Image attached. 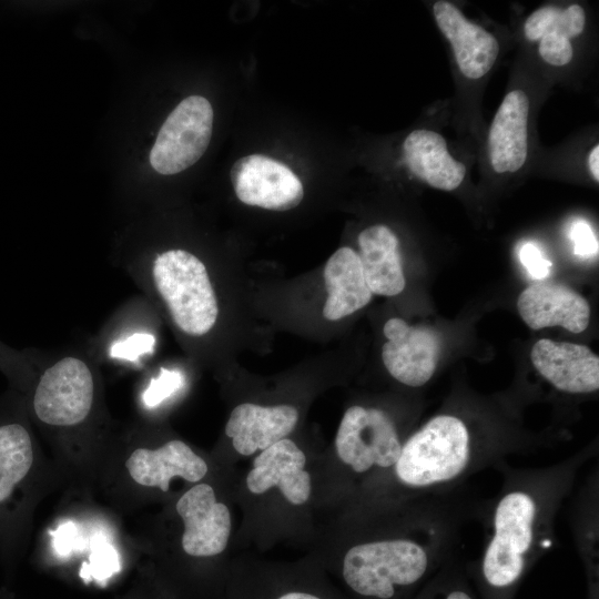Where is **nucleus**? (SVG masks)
<instances>
[{
  "instance_id": "nucleus-1",
  "label": "nucleus",
  "mask_w": 599,
  "mask_h": 599,
  "mask_svg": "<svg viewBox=\"0 0 599 599\" xmlns=\"http://www.w3.org/2000/svg\"><path fill=\"white\" fill-rule=\"evenodd\" d=\"M596 454L595 448H585L538 468L512 467L506 459L494 466L501 474V486L485 501L480 519L485 541L477 562L487 589L501 593L514 588L551 549L559 510L573 491L581 468Z\"/></svg>"
},
{
  "instance_id": "nucleus-2",
  "label": "nucleus",
  "mask_w": 599,
  "mask_h": 599,
  "mask_svg": "<svg viewBox=\"0 0 599 599\" xmlns=\"http://www.w3.org/2000/svg\"><path fill=\"white\" fill-rule=\"evenodd\" d=\"M404 505L394 535L363 540L344 555L343 578L363 597L393 599L453 561L463 529L480 522L485 500L461 485L406 498Z\"/></svg>"
},
{
  "instance_id": "nucleus-3",
  "label": "nucleus",
  "mask_w": 599,
  "mask_h": 599,
  "mask_svg": "<svg viewBox=\"0 0 599 599\" xmlns=\"http://www.w3.org/2000/svg\"><path fill=\"white\" fill-rule=\"evenodd\" d=\"M525 449V440L474 430L461 415L446 412L406 438L392 471L406 499L461 486L474 474L506 459L507 454Z\"/></svg>"
},
{
  "instance_id": "nucleus-4",
  "label": "nucleus",
  "mask_w": 599,
  "mask_h": 599,
  "mask_svg": "<svg viewBox=\"0 0 599 599\" xmlns=\"http://www.w3.org/2000/svg\"><path fill=\"white\" fill-rule=\"evenodd\" d=\"M128 275L164 308L175 328L191 338L210 334L219 318V302L205 263L184 248H167L151 257L124 262Z\"/></svg>"
},
{
  "instance_id": "nucleus-5",
  "label": "nucleus",
  "mask_w": 599,
  "mask_h": 599,
  "mask_svg": "<svg viewBox=\"0 0 599 599\" xmlns=\"http://www.w3.org/2000/svg\"><path fill=\"white\" fill-rule=\"evenodd\" d=\"M97 358L71 348L44 357L30 383L29 405L35 418L58 428L75 427L92 414L97 392Z\"/></svg>"
},
{
  "instance_id": "nucleus-6",
  "label": "nucleus",
  "mask_w": 599,
  "mask_h": 599,
  "mask_svg": "<svg viewBox=\"0 0 599 599\" xmlns=\"http://www.w3.org/2000/svg\"><path fill=\"white\" fill-rule=\"evenodd\" d=\"M405 440L387 412L353 405L342 417L335 447L344 465L356 475H366L373 470H392Z\"/></svg>"
},
{
  "instance_id": "nucleus-7",
  "label": "nucleus",
  "mask_w": 599,
  "mask_h": 599,
  "mask_svg": "<svg viewBox=\"0 0 599 599\" xmlns=\"http://www.w3.org/2000/svg\"><path fill=\"white\" fill-rule=\"evenodd\" d=\"M213 109L207 99L182 100L162 124L150 152V163L160 174L172 175L193 165L211 141Z\"/></svg>"
},
{
  "instance_id": "nucleus-8",
  "label": "nucleus",
  "mask_w": 599,
  "mask_h": 599,
  "mask_svg": "<svg viewBox=\"0 0 599 599\" xmlns=\"http://www.w3.org/2000/svg\"><path fill=\"white\" fill-rule=\"evenodd\" d=\"M231 181L241 202L266 210H291L304 196L296 174L284 163L262 154L238 159L231 169Z\"/></svg>"
},
{
  "instance_id": "nucleus-9",
  "label": "nucleus",
  "mask_w": 599,
  "mask_h": 599,
  "mask_svg": "<svg viewBox=\"0 0 599 599\" xmlns=\"http://www.w3.org/2000/svg\"><path fill=\"white\" fill-rule=\"evenodd\" d=\"M387 342L382 359L388 373L399 383L420 387L433 377L440 353L437 334L428 327L410 326L393 317L383 328Z\"/></svg>"
},
{
  "instance_id": "nucleus-10",
  "label": "nucleus",
  "mask_w": 599,
  "mask_h": 599,
  "mask_svg": "<svg viewBox=\"0 0 599 599\" xmlns=\"http://www.w3.org/2000/svg\"><path fill=\"white\" fill-rule=\"evenodd\" d=\"M176 511L184 522L183 550L194 557L221 554L227 546L231 516L227 507L216 500L207 484L195 485L176 502Z\"/></svg>"
},
{
  "instance_id": "nucleus-11",
  "label": "nucleus",
  "mask_w": 599,
  "mask_h": 599,
  "mask_svg": "<svg viewBox=\"0 0 599 599\" xmlns=\"http://www.w3.org/2000/svg\"><path fill=\"white\" fill-rule=\"evenodd\" d=\"M530 356L538 373L559 392L582 395L599 389V358L585 345L544 338Z\"/></svg>"
},
{
  "instance_id": "nucleus-12",
  "label": "nucleus",
  "mask_w": 599,
  "mask_h": 599,
  "mask_svg": "<svg viewBox=\"0 0 599 599\" xmlns=\"http://www.w3.org/2000/svg\"><path fill=\"white\" fill-rule=\"evenodd\" d=\"M517 308L532 329L561 326L581 333L590 317L586 298L564 284L551 282H539L524 290L517 300Z\"/></svg>"
},
{
  "instance_id": "nucleus-13",
  "label": "nucleus",
  "mask_w": 599,
  "mask_h": 599,
  "mask_svg": "<svg viewBox=\"0 0 599 599\" xmlns=\"http://www.w3.org/2000/svg\"><path fill=\"white\" fill-rule=\"evenodd\" d=\"M305 464L304 453L293 440L284 438L255 457L246 486L253 494L277 487L291 504H304L311 495V476L304 470Z\"/></svg>"
},
{
  "instance_id": "nucleus-14",
  "label": "nucleus",
  "mask_w": 599,
  "mask_h": 599,
  "mask_svg": "<svg viewBox=\"0 0 599 599\" xmlns=\"http://www.w3.org/2000/svg\"><path fill=\"white\" fill-rule=\"evenodd\" d=\"M433 10L438 28L453 47L460 72L468 79L484 77L497 59V39L483 27L467 20L448 1H436Z\"/></svg>"
},
{
  "instance_id": "nucleus-15",
  "label": "nucleus",
  "mask_w": 599,
  "mask_h": 599,
  "mask_svg": "<svg viewBox=\"0 0 599 599\" xmlns=\"http://www.w3.org/2000/svg\"><path fill=\"white\" fill-rule=\"evenodd\" d=\"M298 412L290 405L260 406L244 403L231 413L225 434L235 450L244 456L264 450L293 432Z\"/></svg>"
},
{
  "instance_id": "nucleus-16",
  "label": "nucleus",
  "mask_w": 599,
  "mask_h": 599,
  "mask_svg": "<svg viewBox=\"0 0 599 599\" xmlns=\"http://www.w3.org/2000/svg\"><path fill=\"white\" fill-rule=\"evenodd\" d=\"M131 478L145 487L167 491L175 477L195 483L207 473V465L184 441L170 440L159 448H136L125 463Z\"/></svg>"
},
{
  "instance_id": "nucleus-17",
  "label": "nucleus",
  "mask_w": 599,
  "mask_h": 599,
  "mask_svg": "<svg viewBox=\"0 0 599 599\" xmlns=\"http://www.w3.org/2000/svg\"><path fill=\"white\" fill-rule=\"evenodd\" d=\"M530 102L522 90L509 92L491 122L488 151L497 173L516 172L527 158V123Z\"/></svg>"
},
{
  "instance_id": "nucleus-18",
  "label": "nucleus",
  "mask_w": 599,
  "mask_h": 599,
  "mask_svg": "<svg viewBox=\"0 0 599 599\" xmlns=\"http://www.w3.org/2000/svg\"><path fill=\"white\" fill-rule=\"evenodd\" d=\"M359 260L372 293L395 296L405 288L399 242L385 225H373L358 235Z\"/></svg>"
},
{
  "instance_id": "nucleus-19",
  "label": "nucleus",
  "mask_w": 599,
  "mask_h": 599,
  "mask_svg": "<svg viewBox=\"0 0 599 599\" xmlns=\"http://www.w3.org/2000/svg\"><path fill=\"white\" fill-rule=\"evenodd\" d=\"M403 151L412 173L433 187L453 191L465 179V165L449 154L445 139L435 131L414 130L405 139Z\"/></svg>"
},
{
  "instance_id": "nucleus-20",
  "label": "nucleus",
  "mask_w": 599,
  "mask_h": 599,
  "mask_svg": "<svg viewBox=\"0 0 599 599\" xmlns=\"http://www.w3.org/2000/svg\"><path fill=\"white\" fill-rule=\"evenodd\" d=\"M327 298L323 316L338 321L366 306L373 296L362 270L358 253L351 247L338 248L324 268Z\"/></svg>"
},
{
  "instance_id": "nucleus-21",
  "label": "nucleus",
  "mask_w": 599,
  "mask_h": 599,
  "mask_svg": "<svg viewBox=\"0 0 599 599\" xmlns=\"http://www.w3.org/2000/svg\"><path fill=\"white\" fill-rule=\"evenodd\" d=\"M33 443L24 422L0 413V508H6L31 473Z\"/></svg>"
},
{
  "instance_id": "nucleus-22",
  "label": "nucleus",
  "mask_w": 599,
  "mask_h": 599,
  "mask_svg": "<svg viewBox=\"0 0 599 599\" xmlns=\"http://www.w3.org/2000/svg\"><path fill=\"white\" fill-rule=\"evenodd\" d=\"M585 22V10L579 4H571L565 10L549 4L537 9L527 18L524 32L530 41H539L546 34L570 39L582 33Z\"/></svg>"
},
{
  "instance_id": "nucleus-23",
  "label": "nucleus",
  "mask_w": 599,
  "mask_h": 599,
  "mask_svg": "<svg viewBox=\"0 0 599 599\" xmlns=\"http://www.w3.org/2000/svg\"><path fill=\"white\" fill-rule=\"evenodd\" d=\"M44 354L35 349H14L0 341V370L20 389H28Z\"/></svg>"
},
{
  "instance_id": "nucleus-24",
  "label": "nucleus",
  "mask_w": 599,
  "mask_h": 599,
  "mask_svg": "<svg viewBox=\"0 0 599 599\" xmlns=\"http://www.w3.org/2000/svg\"><path fill=\"white\" fill-rule=\"evenodd\" d=\"M120 562L114 548L105 542L100 544L92 550L90 564H83L80 575L82 578L89 576L103 579L119 571Z\"/></svg>"
},
{
  "instance_id": "nucleus-25",
  "label": "nucleus",
  "mask_w": 599,
  "mask_h": 599,
  "mask_svg": "<svg viewBox=\"0 0 599 599\" xmlns=\"http://www.w3.org/2000/svg\"><path fill=\"white\" fill-rule=\"evenodd\" d=\"M183 386V376L177 370L162 369L160 376L153 379L144 393L148 406L159 405Z\"/></svg>"
},
{
  "instance_id": "nucleus-26",
  "label": "nucleus",
  "mask_w": 599,
  "mask_h": 599,
  "mask_svg": "<svg viewBox=\"0 0 599 599\" xmlns=\"http://www.w3.org/2000/svg\"><path fill=\"white\" fill-rule=\"evenodd\" d=\"M572 53L570 40L565 37L546 34L539 40V54L549 64L565 65L570 62Z\"/></svg>"
},
{
  "instance_id": "nucleus-27",
  "label": "nucleus",
  "mask_w": 599,
  "mask_h": 599,
  "mask_svg": "<svg viewBox=\"0 0 599 599\" xmlns=\"http://www.w3.org/2000/svg\"><path fill=\"white\" fill-rule=\"evenodd\" d=\"M570 238L575 243V254L582 258H590L598 253V242L595 234L585 221H576L569 232Z\"/></svg>"
},
{
  "instance_id": "nucleus-28",
  "label": "nucleus",
  "mask_w": 599,
  "mask_h": 599,
  "mask_svg": "<svg viewBox=\"0 0 599 599\" xmlns=\"http://www.w3.org/2000/svg\"><path fill=\"white\" fill-rule=\"evenodd\" d=\"M519 257L528 274L535 280H544L549 275L551 262L547 260L534 243L521 246Z\"/></svg>"
},
{
  "instance_id": "nucleus-29",
  "label": "nucleus",
  "mask_w": 599,
  "mask_h": 599,
  "mask_svg": "<svg viewBox=\"0 0 599 599\" xmlns=\"http://www.w3.org/2000/svg\"><path fill=\"white\" fill-rule=\"evenodd\" d=\"M588 166L592 177L599 181V145H595L588 156Z\"/></svg>"
},
{
  "instance_id": "nucleus-30",
  "label": "nucleus",
  "mask_w": 599,
  "mask_h": 599,
  "mask_svg": "<svg viewBox=\"0 0 599 599\" xmlns=\"http://www.w3.org/2000/svg\"><path fill=\"white\" fill-rule=\"evenodd\" d=\"M436 599H474V597L467 590H465L463 588H459V587H454V588L443 592Z\"/></svg>"
},
{
  "instance_id": "nucleus-31",
  "label": "nucleus",
  "mask_w": 599,
  "mask_h": 599,
  "mask_svg": "<svg viewBox=\"0 0 599 599\" xmlns=\"http://www.w3.org/2000/svg\"><path fill=\"white\" fill-rule=\"evenodd\" d=\"M278 599H319L316 596H313L311 593H304V592H288L283 596H281Z\"/></svg>"
}]
</instances>
